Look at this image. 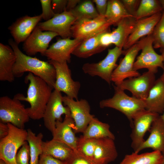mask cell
Wrapping results in <instances>:
<instances>
[{"label":"cell","mask_w":164,"mask_h":164,"mask_svg":"<svg viewBox=\"0 0 164 164\" xmlns=\"http://www.w3.org/2000/svg\"><path fill=\"white\" fill-rule=\"evenodd\" d=\"M25 81L29 83L26 97L18 94L14 97L29 104L30 106L27 109L30 118L40 119L43 117L53 89L43 80L31 73L26 76Z\"/></svg>","instance_id":"1"},{"label":"cell","mask_w":164,"mask_h":164,"mask_svg":"<svg viewBox=\"0 0 164 164\" xmlns=\"http://www.w3.org/2000/svg\"><path fill=\"white\" fill-rule=\"evenodd\" d=\"M8 42L16 56L13 68L15 77H21L26 72L31 73L43 80L54 89L56 77L54 66L49 61H42L24 54L12 39H9Z\"/></svg>","instance_id":"2"},{"label":"cell","mask_w":164,"mask_h":164,"mask_svg":"<svg viewBox=\"0 0 164 164\" xmlns=\"http://www.w3.org/2000/svg\"><path fill=\"white\" fill-rule=\"evenodd\" d=\"M113 87L114 93L113 96L101 101L99 106L102 108H110L120 111L127 117L131 125L134 117L140 111L145 109L144 101L128 96L124 91L115 85Z\"/></svg>","instance_id":"3"},{"label":"cell","mask_w":164,"mask_h":164,"mask_svg":"<svg viewBox=\"0 0 164 164\" xmlns=\"http://www.w3.org/2000/svg\"><path fill=\"white\" fill-rule=\"evenodd\" d=\"M30 118L27 108L21 101L7 96L0 97V122L24 129Z\"/></svg>","instance_id":"4"},{"label":"cell","mask_w":164,"mask_h":164,"mask_svg":"<svg viewBox=\"0 0 164 164\" xmlns=\"http://www.w3.org/2000/svg\"><path fill=\"white\" fill-rule=\"evenodd\" d=\"M8 135L0 139V159L7 164H17L16 157L19 149L26 142L27 131L10 123Z\"/></svg>","instance_id":"5"},{"label":"cell","mask_w":164,"mask_h":164,"mask_svg":"<svg viewBox=\"0 0 164 164\" xmlns=\"http://www.w3.org/2000/svg\"><path fill=\"white\" fill-rule=\"evenodd\" d=\"M124 53L122 48L117 46L109 49L107 56L103 60L97 63H85L82 70L84 73L92 77H99L110 85L112 73L118 66L117 61Z\"/></svg>","instance_id":"6"},{"label":"cell","mask_w":164,"mask_h":164,"mask_svg":"<svg viewBox=\"0 0 164 164\" xmlns=\"http://www.w3.org/2000/svg\"><path fill=\"white\" fill-rule=\"evenodd\" d=\"M54 67L56 73L54 89L65 93L67 96L78 100L80 87L79 81H74L71 77V71L67 62H59L49 61Z\"/></svg>","instance_id":"7"},{"label":"cell","mask_w":164,"mask_h":164,"mask_svg":"<svg viewBox=\"0 0 164 164\" xmlns=\"http://www.w3.org/2000/svg\"><path fill=\"white\" fill-rule=\"evenodd\" d=\"M142 38L132 46L124 53L125 56L114 70L111 76V81L117 86L127 78L136 77L141 74L134 69L136 57L141 50Z\"/></svg>","instance_id":"8"},{"label":"cell","mask_w":164,"mask_h":164,"mask_svg":"<svg viewBox=\"0 0 164 164\" xmlns=\"http://www.w3.org/2000/svg\"><path fill=\"white\" fill-rule=\"evenodd\" d=\"M63 101L65 106L69 108L74 121V132L75 133H83L94 117L90 113L91 108L88 102L85 99L76 100L66 95L63 96Z\"/></svg>","instance_id":"9"},{"label":"cell","mask_w":164,"mask_h":164,"mask_svg":"<svg viewBox=\"0 0 164 164\" xmlns=\"http://www.w3.org/2000/svg\"><path fill=\"white\" fill-rule=\"evenodd\" d=\"M143 43L141 54L137 57L134 69L137 71L146 68L155 74L159 67L164 69V63L161 55L157 53L153 46V40L151 34L142 38Z\"/></svg>","instance_id":"10"},{"label":"cell","mask_w":164,"mask_h":164,"mask_svg":"<svg viewBox=\"0 0 164 164\" xmlns=\"http://www.w3.org/2000/svg\"><path fill=\"white\" fill-rule=\"evenodd\" d=\"M111 26L104 16L99 15L92 19L77 20L71 28L72 37L82 41L108 31Z\"/></svg>","instance_id":"11"},{"label":"cell","mask_w":164,"mask_h":164,"mask_svg":"<svg viewBox=\"0 0 164 164\" xmlns=\"http://www.w3.org/2000/svg\"><path fill=\"white\" fill-rule=\"evenodd\" d=\"M156 80L155 74L148 71L139 76L126 79L116 86L124 91H129L132 97L144 100Z\"/></svg>","instance_id":"12"},{"label":"cell","mask_w":164,"mask_h":164,"mask_svg":"<svg viewBox=\"0 0 164 164\" xmlns=\"http://www.w3.org/2000/svg\"><path fill=\"white\" fill-rule=\"evenodd\" d=\"M159 115L146 109L137 114L133 118L132 125V131L130 136L131 147L135 152L145 141L144 136L149 131L153 121Z\"/></svg>","instance_id":"13"},{"label":"cell","mask_w":164,"mask_h":164,"mask_svg":"<svg viewBox=\"0 0 164 164\" xmlns=\"http://www.w3.org/2000/svg\"><path fill=\"white\" fill-rule=\"evenodd\" d=\"M61 92L54 90L46 106L43 118L45 127L52 134L57 121H62L61 116L70 114L69 108L63 105Z\"/></svg>","instance_id":"14"},{"label":"cell","mask_w":164,"mask_h":164,"mask_svg":"<svg viewBox=\"0 0 164 164\" xmlns=\"http://www.w3.org/2000/svg\"><path fill=\"white\" fill-rule=\"evenodd\" d=\"M77 20L70 11L55 14L50 20L39 22L37 26L42 31L55 32L62 38L72 37L71 28Z\"/></svg>","instance_id":"15"},{"label":"cell","mask_w":164,"mask_h":164,"mask_svg":"<svg viewBox=\"0 0 164 164\" xmlns=\"http://www.w3.org/2000/svg\"><path fill=\"white\" fill-rule=\"evenodd\" d=\"M58 35L50 31H42L37 26L32 33L24 42L22 48L29 56L40 53L44 56L52 40Z\"/></svg>","instance_id":"16"},{"label":"cell","mask_w":164,"mask_h":164,"mask_svg":"<svg viewBox=\"0 0 164 164\" xmlns=\"http://www.w3.org/2000/svg\"><path fill=\"white\" fill-rule=\"evenodd\" d=\"M82 41L75 39H59L48 48L44 56L49 60L69 63L71 54Z\"/></svg>","instance_id":"17"},{"label":"cell","mask_w":164,"mask_h":164,"mask_svg":"<svg viewBox=\"0 0 164 164\" xmlns=\"http://www.w3.org/2000/svg\"><path fill=\"white\" fill-rule=\"evenodd\" d=\"M162 13L136 20L133 29L123 48L124 52L142 38L152 34L161 18Z\"/></svg>","instance_id":"18"},{"label":"cell","mask_w":164,"mask_h":164,"mask_svg":"<svg viewBox=\"0 0 164 164\" xmlns=\"http://www.w3.org/2000/svg\"><path fill=\"white\" fill-rule=\"evenodd\" d=\"M42 19L41 14L34 16L26 15L18 19L8 28L14 41L18 45L24 42Z\"/></svg>","instance_id":"19"},{"label":"cell","mask_w":164,"mask_h":164,"mask_svg":"<svg viewBox=\"0 0 164 164\" xmlns=\"http://www.w3.org/2000/svg\"><path fill=\"white\" fill-rule=\"evenodd\" d=\"M74 126V121L71 114L65 115L63 121H56L52 139L64 143L77 151L78 138L73 131Z\"/></svg>","instance_id":"20"},{"label":"cell","mask_w":164,"mask_h":164,"mask_svg":"<svg viewBox=\"0 0 164 164\" xmlns=\"http://www.w3.org/2000/svg\"><path fill=\"white\" fill-rule=\"evenodd\" d=\"M150 135L137 150L136 153L142 150L151 148L153 151L162 152L164 149V124L160 115L152 122L149 130Z\"/></svg>","instance_id":"21"},{"label":"cell","mask_w":164,"mask_h":164,"mask_svg":"<svg viewBox=\"0 0 164 164\" xmlns=\"http://www.w3.org/2000/svg\"><path fill=\"white\" fill-rule=\"evenodd\" d=\"M16 60V55L12 48L0 43V81L11 82L14 80L13 68Z\"/></svg>","instance_id":"22"},{"label":"cell","mask_w":164,"mask_h":164,"mask_svg":"<svg viewBox=\"0 0 164 164\" xmlns=\"http://www.w3.org/2000/svg\"><path fill=\"white\" fill-rule=\"evenodd\" d=\"M114 140L108 138L97 139L93 160L97 164H108L114 161L118 154Z\"/></svg>","instance_id":"23"},{"label":"cell","mask_w":164,"mask_h":164,"mask_svg":"<svg viewBox=\"0 0 164 164\" xmlns=\"http://www.w3.org/2000/svg\"><path fill=\"white\" fill-rule=\"evenodd\" d=\"M145 109L159 114L164 110V81L160 78L156 80L146 98L144 100Z\"/></svg>","instance_id":"24"},{"label":"cell","mask_w":164,"mask_h":164,"mask_svg":"<svg viewBox=\"0 0 164 164\" xmlns=\"http://www.w3.org/2000/svg\"><path fill=\"white\" fill-rule=\"evenodd\" d=\"M136 20L132 16L121 20L118 24L116 28L110 32L112 44H114L115 46L123 48L133 29Z\"/></svg>","instance_id":"25"},{"label":"cell","mask_w":164,"mask_h":164,"mask_svg":"<svg viewBox=\"0 0 164 164\" xmlns=\"http://www.w3.org/2000/svg\"><path fill=\"white\" fill-rule=\"evenodd\" d=\"M43 154L50 155L64 162L67 161L72 157L74 151L62 142L53 140L43 142Z\"/></svg>","instance_id":"26"},{"label":"cell","mask_w":164,"mask_h":164,"mask_svg":"<svg viewBox=\"0 0 164 164\" xmlns=\"http://www.w3.org/2000/svg\"><path fill=\"white\" fill-rule=\"evenodd\" d=\"M102 32L82 40L72 54L78 58H86L104 50L105 49L99 42L100 36Z\"/></svg>","instance_id":"27"},{"label":"cell","mask_w":164,"mask_h":164,"mask_svg":"<svg viewBox=\"0 0 164 164\" xmlns=\"http://www.w3.org/2000/svg\"><path fill=\"white\" fill-rule=\"evenodd\" d=\"M109 125L94 117L83 132L85 138L98 139L108 138L114 140L115 137L110 129Z\"/></svg>","instance_id":"28"},{"label":"cell","mask_w":164,"mask_h":164,"mask_svg":"<svg viewBox=\"0 0 164 164\" xmlns=\"http://www.w3.org/2000/svg\"><path fill=\"white\" fill-rule=\"evenodd\" d=\"M162 152L153 151L141 154L135 152L125 155L119 164H162Z\"/></svg>","instance_id":"29"},{"label":"cell","mask_w":164,"mask_h":164,"mask_svg":"<svg viewBox=\"0 0 164 164\" xmlns=\"http://www.w3.org/2000/svg\"><path fill=\"white\" fill-rule=\"evenodd\" d=\"M104 16L111 25L117 26L124 19L132 16L128 12L121 1L109 0Z\"/></svg>","instance_id":"30"},{"label":"cell","mask_w":164,"mask_h":164,"mask_svg":"<svg viewBox=\"0 0 164 164\" xmlns=\"http://www.w3.org/2000/svg\"><path fill=\"white\" fill-rule=\"evenodd\" d=\"M26 141L30 149V164H38L39 157L43 154L42 143L43 135L39 133L36 135L30 129L27 130Z\"/></svg>","instance_id":"31"},{"label":"cell","mask_w":164,"mask_h":164,"mask_svg":"<svg viewBox=\"0 0 164 164\" xmlns=\"http://www.w3.org/2000/svg\"><path fill=\"white\" fill-rule=\"evenodd\" d=\"M163 11L159 0H141L134 17L137 20Z\"/></svg>","instance_id":"32"},{"label":"cell","mask_w":164,"mask_h":164,"mask_svg":"<svg viewBox=\"0 0 164 164\" xmlns=\"http://www.w3.org/2000/svg\"><path fill=\"white\" fill-rule=\"evenodd\" d=\"M70 11L77 20L92 19L99 15L92 1L89 0L81 1L74 9Z\"/></svg>","instance_id":"33"},{"label":"cell","mask_w":164,"mask_h":164,"mask_svg":"<svg viewBox=\"0 0 164 164\" xmlns=\"http://www.w3.org/2000/svg\"><path fill=\"white\" fill-rule=\"evenodd\" d=\"M97 139L85 138L82 136L78 138L77 151L86 157L93 160Z\"/></svg>","instance_id":"34"},{"label":"cell","mask_w":164,"mask_h":164,"mask_svg":"<svg viewBox=\"0 0 164 164\" xmlns=\"http://www.w3.org/2000/svg\"><path fill=\"white\" fill-rule=\"evenodd\" d=\"M153 40L154 48H164V11L161 18L157 23L151 34Z\"/></svg>","instance_id":"35"},{"label":"cell","mask_w":164,"mask_h":164,"mask_svg":"<svg viewBox=\"0 0 164 164\" xmlns=\"http://www.w3.org/2000/svg\"><path fill=\"white\" fill-rule=\"evenodd\" d=\"M30 159L29 146L26 141L17 154L16 162L17 164H29V161Z\"/></svg>","instance_id":"36"},{"label":"cell","mask_w":164,"mask_h":164,"mask_svg":"<svg viewBox=\"0 0 164 164\" xmlns=\"http://www.w3.org/2000/svg\"><path fill=\"white\" fill-rule=\"evenodd\" d=\"M42 8V13L41 14L42 19L45 21L52 18L55 15L51 5V0H40Z\"/></svg>","instance_id":"37"},{"label":"cell","mask_w":164,"mask_h":164,"mask_svg":"<svg viewBox=\"0 0 164 164\" xmlns=\"http://www.w3.org/2000/svg\"><path fill=\"white\" fill-rule=\"evenodd\" d=\"M66 163L67 164H97L94 160L86 157L77 151H74L72 157Z\"/></svg>","instance_id":"38"},{"label":"cell","mask_w":164,"mask_h":164,"mask_svg":"<svg viewBox=\"0 0 164 164\" xmlns=\"http://www.w3.org/2000/svg\"><path fill=\"white\" fill-rule=\"evenodd\" d=\"M140 1V0H121L128 12L133 17L138 8Z\"/></svg>","instance_id":"39"},{"label":"cell","mask_w":164,"mask_h":164,"mask_svg":"<svg viewBox=\"0 0 164 164\" xmlns=\"http://www.w3.org/2000/svg\"><path fill=\"white\" fill-rule=\"evenodd\" d=\"M67 0H52V7L55 14L62 13L66 11Z\"/></svg>","instance_id":"40"},{"label":"cell","mask_w":164,"mask_h":164,"mask_svg":"<svg viewBox=\"0 0 164 164\" xmlns=\"http://www.w3.org/2000/svg\"><path fill=\"white\" fill-rule=\"evenodd\" d=\"M38 164H67L49 155L42 154L40 156Z\"/></svg>","instance_id":"41"},{"label":"cell","mask_w":164,"mask_h":164,"mask_svg":"<svg viewBox=\"0 0 164 164\" xmlns=\"http://www.w3.org/2000/svg\"><path fill=\"white\" fill-rule=\"evenodd\" d=\"M92 2L95 4L97 10L99 15L105 16L107 9L108 0H93Z\"/></svg>","instance_id":"42"},{"label":"cell","mask_w":164,"mask_h":164,"mask_svg":"<svg viewBox=\"0 0 164 164\" xmlns=\"http://www.w3.org/2000/svg\"><path fill=\"white\" fill-rule=\"evenodd\" d=\"M110 32L109 31L104 32L101 33L100 36V44L105 49L112 44L110 37Z\"/></svg>","instance_id":"43"},{"label":"cell","mask_w":164,"mask_h":164,"mask_svg":"<svg viewBox=\"0 0 164 164\" xmlns=\"http://www.w3.org/2000/svg\"><path fill=\"white\" fill-rule=\"evenodd\" d=\"M9 131V128L7 123L0 122V139L6 136Z\"/></svg>","instance_id":"44"},{"label":"cell","mask_w":164,"mask_h":164,"mask_svg":"<svg viewBox=\"0 0 164 164\" xmlns=\"http://www.w3.org/2000/svg\"><path fill=\"white\" fill-rule=\"evenodd\" d=\"M81 1L80 0H68L66 6V10L70 11L73 9Z\"/></svg>","instance_id":"45"},{"label":"cell","mask_w":164,"mask_h":164,"mask_svg":"<svg viewBox=\"0 0 164 164\" xmlns=\"http://www.w3.org/2000/svg\"><path fill=\"white\" fill-rule=\"evenodd\" d=\"M160 52L161 53V55L162 56L164 63V48L160 49ZM160 78L164 81V69L163 73Z\"/></svg>","instance_id":"46"},{"label":"cell","mask_w":164,"mask_h":164,"mask_svg":"<svg viewBox=\"0 0 164 164\" xmlns=\"http://www.w3.org/2000/svg\"><path fill=\"white\" fill-rule=\"evenodd\" d=\"M159 2L163 11H164V0H159Z\"/></svg>","instance_id":"47"},{"label":"cell","mask_w":164,"mask_h":164,"mask_svg":"<svg viewBox=\"0 0 164 164\" xmlns=\"http://www.w3.org/2000/svg\"><path fill=\"white\" fill-rule=\"evenodd\" d=\"M160 116L164 124V110L163 111V112L162 113V115H160Z\"/></svg>","instance_id":"48"},{"label":"cell","mask_w":164,"mask_h":164,"mask_svg":"<svg viewBox=\"0 0 164 164\" xmlns=\"http://www.w3.org/2000/svg\"><path fill=\"white\" fill-rule=\"evenodd\" d=\"M162 157H163V161L162 164H164V149L163 150L162 152Z\"/></svg>","instance_id":"49"},{"label":"cell","mask_w":164,"mask_h":164,"mask_svg":"<svg viewBox=\"0 0 164 164\" xmlns=\"http://www.w3.org/2000/svg\"><path fill=\"white\" fill-rule=\"evenodd\" d=\"M0 164H7L4 161L0 159Z\"/></svg>","instance_id":"50"}]
</instances>
